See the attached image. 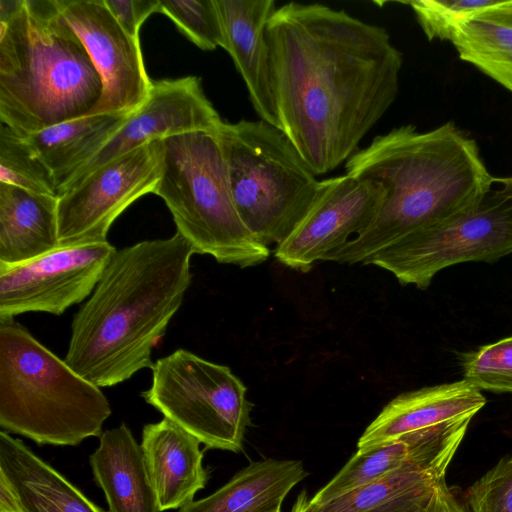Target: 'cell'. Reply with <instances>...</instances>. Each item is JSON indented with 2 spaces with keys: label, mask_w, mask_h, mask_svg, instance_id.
<instances>
[{
  "label": "cell",
  "mask_w": 512,
  "mask_h": 512,
  "mask_svg": "<svg viewBox=\"0 0 512 512\" xmlns=\"http://www.w3.org/2000/svg\"><path fill=\"white\" fill-rule=\"evenodd\" d=\"M512 253V176L495 178L473 204L367 258L402 285L425 290L441 270L465 262L492 263Z\"/></svg>",
  "instance_id": "cell-8"
},
{
  "label": "cell",
  "mask_w": 512,
  "mask_h": 512,
  "mask_svg": "<svg viewBox=\"0 0 512 512\" xmlns=\"http://www.w3.org/2000/svg\"><path fill=\"white\" fill-rule=\"evenodd\" d=\"M0 470L28 512H105L21 440L0 432Z\"/></svg>",
  "instance_id": "cell-21"
},
{
  "label": "cell",
  "mask_w": 512,
  "mask_h": 512,
  "mask_svg": "<svg viewBox=\"0 0 512 512\" xmlns=\"http://www.w3.org/2000/svg\"><path fill=\"white\" fill-rule=\"evenodd\" d=\"M89 463L109 512H160L141 446L126 424L102 433Z\"/></svg>",
  "instance_id": "cell-19"
},
{
  "label": "cell",
  "mask_w": 512,
  "mask_h": 512,
  "mask_svg": "<svg viewBox=\"0 0 512 512\" xmlns=\"http://www.w3.org/2000/svg\"><path fill=\"white\" fill-rule=\"evenodd\" d=\"M223 121L206 97L200 78L153 81L148 98L126 117L101 148L68 180L58 195L99 166L152 140L195 131H214Z\"/></svg>",
  "instance_id": "cell-14"
},
{
  "label": "cell",
  "mask_w": 512,
  "mask_h": 512,
  "mask_svg": "<svg viewBox=\"0 0 512 512\" xmlns=\"http://www.w3.org/2000/svg\"><path fill=\"white\" fill-rule=\"evenodd\" d=\"M101 77L56 0H0V120L20 137L90 115Z\"/></svg>",
  "instance_id": "cell-4"
},
{
  "label": "cell",
  "mask_w": 512,
  "mask_h": 512,
  "mask_svg": "<svg viewBox=\"0 0 512 512\" xmlns=\"http://www.w3.org/2000/svg\"><path fill=\"white\" fill-rule=\"evenodd\" d=\"M463 379L479 390L512 393V336L461 357Z\"/></svg>",
  "instance_id": "cell-28"
},
{
  "label": "cell",
  "mask_w": 512,
  "mask_h": 512,
  "mask_svg": "<svg viewBox=\"0 0 512 512\" xmlns=\"http://www.w3.org/2000/svg\"><path fill=\"white\" fill-rule=\"evenodd\" d=\"M482 391L465 381L427 386L391 400L365 429L357 450L447 423L471 419L484 407Z\"/></svg>",
  "instance_id": "cell-16"
},
{
  "label": "cell",
  "mask_w": 512,
  "mask_h": 512,
  "mask_svg": "<svg viewBox=\"0 0 512 512\" xmlns=\"http://www.w3.org/2000/svg\"><path fill=\"white\" fill-rule=\"evenodd\" d=\"M266 39L281 130L316 175L326 174L396 100L402 54L384 27L320 3L275 8Z\"/></svg>",
  "instance_id": "cell-1"
},
{
  "label": "cell",
  "mask_w": 512,
  "mask_h": 512,
  "mask_svg": "<svg viewBox=\"0 0 512 512\" xmlns=\"http://www.w3.org/2000/svg\"><path fill=\"white\" fill-rule=\"evenodd\" d=\"M470 422V419L459 420L357 450L309 501L313 504L327 503L404 467L445 477Z\"/></svg>",
  "instance_id": "cell-15"
},
{
  "label": "cell",
  "mask_w": 512,
  "mask_h": 512,
  "mask_svg": "<svg viewBox=\"0 0 512 512\" xmlns=\"http://www.w3.org/2000/svg\"><path fill=\"white\" fill-rule=\"evenodd\" d=\"M193 254L178 232L116 250L74 316L66 363L100 388L152 369L153 348L191 284Z\"/></svg>",
  "instance_id": "cell-2"
},
{
  "label": "cell",
  "mask_w": 512,
  "mask_h": 512,
  "mask_svg": "<svg viewBox=\"0 0 512 512\" xmlns=\"http://www.w3.org/2000/svg\"><path fill=\"white\" fill-rule=\"evenodd\" d=\"M100 387L76 373L14 318L0 319V427L38 445L100 437L111 414Z\"/></svg>",
  "instance_id": "cell-5"
},
{
  "label": "cell",
  "mask_w": 512,
  "mask_h": 512,
  "mask_svg": "<svg viewBox=\"0 0 512 512\" xmlns=\"http://www.w3.org/2000/svg\"><path fill=\"white\" fill-rule=\"evenodd\" d=\"M226 46L260 120L281 130L271 79L267 22L273 0H216Z\"/></svg>",
  "instance_id": "cell-17"
},
{
  "label": "cell",
  "mask_w": 512,
  "mask_h": 512,
  "mask_svg": "<svg viewBox=\"0 0 512 512\" xmlns=\"http://www.w3.org/2000/svg\"><path fill=\"white\" fill-rule=\"evenodd\" d=\"M443 479L404 467L324 504L311 503L303 491L290 512H426Z\"/></svg>",
  "instance_id": "cell-23"
},
{
  "label": "cell",
  "mask_w": 512,
  "mask_h": 512,
  "mask_svg": "<svg viewBox=\"0 0 512 512\" xmlns=\"http://www.w3.org/2000/svg\"><path fill=\"white\" fill-rule=\"evenodd\" d=\"M451 43L461 60L512 93V0H499L461 24Z\"/></svg>",
  "instance_id": "cell-25"
},
{
  "label": "cell",
  "mask_w": 512,
  "mask_h": 512,
  "mask_svg": "<svg viewBox=\"0 0 512 512\" xmlns=\"http://www.w3.org/2000/svg\"><path fill=\"white\" fill-rule=\"evenodd\" d=\"M202 50L225 49V32L216 0H159V11Z\"/></svg>",
  "instance_id": "cell-27"
},
{
  "label": "cell",
  "mask_w": 512,
  "mask_h": 512,
  "mask_svg": "<svg viewBox=\"0 0 512 512\" xmlns=\"http://www.w3.org/2000/svg\"><path fill=\"white\" fill-rule=\"evenodd\" d=\"M115 252L105 241L59 246L19 264L0 263V319L26 312L63 314L90 297Z\"/></svg>",
  "instance_id": "cell-11"
},
{
  "label": "cell",
  "mask_w": 512,
  "mask_h": 512,
  "mask_svg": "<svg viewBox=\"0 0 512 512\" xmlns=\"http://www.w3.org/2000/svg\"><path fill=\"white\" fill-rule=\"evenodd\" d=\"M384 195L380 184L348 174L321 180L309 210L277 245L276 259L290 269L308 272L367 228Z\"/></svg>",
  "instance_id": "cell-12"
},
{
  "label": "cell",
  "mask_w": 512,
  "mask_h": 512,
  "mask_svg": "<svg viewBox=\"0 0 512 512\" xmlns=\"http://www.w3.org/2000/svg\"><path fill=\"white\" fill-rule=\"evenodd\" d=\"M307 476L300 460L253 462L216 492L178 512H281L288 493Z\"/></svg>",
  "instance_id": "cell-22"
},
{
  "label": "cell",
  "mask_w": 512,
  "mask_h": 512,
  "mask_svg": "<svg viewBox=\"0 0 512 512\" xmlns=\"http://www.w3.org/2000/svg\"><path fill=\"white\" fill-rule=\"evenodd\" d=\"M0 182L31 192L57 195L54 179L23 137L0 127Z\"/></svg>",
  "instance_id": "cell-26"
},
{
  "label": "cell",
  "mask_w": 512,
  "mask_h": 512,
  "mask_svg": "<svg viewBox=\"0 0 512 512\" xmlns=\"http://www.w3.org/2000/svg\"><path fill=\"white\" fill-rule=\"evenodd\" d=\"M464 501L468 512H512V453L475 481Z\"/></svg>",
  "instance_id": "cell-30"
},
{
  "label": "cell",
  "mask_w": 512,
  "mask_h": 512,
  "mask_svg": "<svg viewBox=\"0 0 512 512\" xmlns=\"http://www.w3.org/2000/svg\"><path fill=\"white\" fill-rule=\"evenodd\" d=\"M140 446L160 512L193 502L208 479L200 441L164 417L143 427Z\"/></svg>",
  "instance_id": "cell-18"
},
{
  "label": "cell",
  "mask_w": 512,
  "mask_h": 512,
  "mask_svg": "<svg viewBox=\"0 0 512 512\" xmlns=\"http://www.w3.org/2000/svg\"><path fill=\"white\" fill-rule=\"evenodd\" d=\"M115 20L133 38L139 39L143 22L159 11V0H103Z\"/></svg>",
  "instance_id": "cell-31"
},
{
  "label": "cell",
  "mask_w": 512,
  "mask_h": 512,
  "mask_svg": "<svg viewBox=\"0 0 512 512\" xmlns=\"http://www.w3.org/2000/svg\"><path fill=\"white\" fill-rule=\"evenodd\" d=\"M57 247V196L0 182V263L19 264Z\"/></svg>",
  "instance_id": "cell-20"
},
{
  "label": "cell",
  "mask_w": 512,
  "mask_h": 512,
  "mask_svg": "<svg viewBox=\"0 0 512 512\" xmlns=\"http://www.w3.org/2000/svg\"><path fill=\"white\" fill-rule=\"evenodd\" d=\"M221 128V126H220ZM220 128L164 140L163 170L156 195L172 214L177 232L194 253L247 268L270 255L241 220L231 195Z\"/></svg>",
  "instance_id": "cell-6"
},
{
  "label": "cell",
  "mask_w": 512,
  "mask_h": 512,
  "mask_svg": "<svg viewBox=\"0 0 512 512\" xmlns=\"http://www.w3.org/2000/svg\"><path fill=\"white\" fill-rule=\"evenodd\" d=\"M426 512H468L448 488L445 479L441 480Z\"/></svg>",
  "instance_id": "cell-32"
},
{
  "label": "cell",
  "mask_w": 512,
  "mask_h": 512,
  "mask_svg": "<svg viewBox=\"0 0 512 512\" xmlns=\"http://www.w3.org/2000/svg\"><path fill=\"white\" fill-rule=\"evenodd\" d=\"M219 140L241 220L263 245H279L312 205L317 175L284 132L263 120L223 122Z\"/></svg>",
  "instance_id": "cell-7"
},
{
  "label": "cell",
  "mask_w": 512,
  "mask_h": 512,
  "mask_svg": "<svg viewBox=\"0 0 512 512\" xmlns=\"http://www.w3.org/2000/svg\"><path fill=\"white\" fill-rule=\"evenodd\" d=\"M499 0H413L407 1L429 41H452L461 24Z\"/></svg>",
  "instance_id": "cell-29"
},
{
  "label": "cell",
  "mask_w": 512,
  "mask_h": 512,
  "mask_svg": "<svg viewBox=\"0 0 512 512\" xmlns=\"http://www.w3.org/2000/svg\"><path fill=\"white\" fill-rule=\"evenodd\" d=\"M56 2L102 80V98L90 115L133 114L148 98L153 83L146 73L139 39L121 27L103 0Z\"/></svg>",
  "instance_id": "cell-13"
},
{
  "label": "cell",
  "mask_w": 512,
  "mask_h": 512,
  "mask_svg": "<svg viewBox=\"0 0 512 512\" xmlns=\"http://www.w3.org/2000/svg\"><path fill=\"white\" fill-rule=\"evenodd\" d=\"M0 512H28L14 484L0 470Z\"/></svg>",
  "instance_id": "cell-33"
},
{
  "label": "cell",
  "mask_w": 512,
  "mask_h": 512,
  "mask_svg": "<svg viewBox=\"0 0 512 512\" xmlns=\"http://www.w3.org/2000/svg\"><path fill=\"white\" fill-rule=\"evenodd\" d=\"M345 168L380 184L385 195L367 228L323 260L341 264L363 263L451 217L476 202L494 179L476 141L453 122L427 132L413 125L393 128L357 150Z\"/></svg>",
  "instance_id": "cell-3"
},
{
  "label": "cell",
  "mask_w": 512,
  "mask_h": 512,
  "mask_svg": "<svg viewBox=\"0 0 512 512\" xmlns=\"http://www.w3.org/2000/svg\"><path fill=\"white\" fill-rule=\"evenodd\" d=\"M164 140L149 141L89 172L57 196L59 246L105 242L122 212L157 190Z\"/></svg>",
  "instance_id": "cell-10"
},
{
  "label": "cell",
  "mask_w": 512,
  "mask_h": 512,
  "mask_svg": "<svg viewBox=\"0 0 512 512\" xmlns=\"http://www.w3.org/2000/svg\"><path fill=\"white\" fill-rule=\"evenodd\" d=\"M146 403L209 448L242 450L252 404L228 366L178 349L152 367Z\"/></svg>",
  "instance_id": "cell-9"
},
{
  "label": "cell",
  "mask_w": 512,
  "mask_h": 512,
  "mask_svg": "<svg viewBox=\"0 0 512 512\" xmlns=\"http://www.w3.org/2000/svg\"><path fill=\"white\" fill-rule=\"evenodd\" d=\"M127 116L93 114L71 119L23 137L52 175L57 195L71 176L115 132Z\"/></svg>",
  "instance_id": "cell-24"
}]
</instances>
